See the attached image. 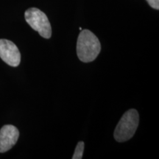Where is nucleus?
Segmentation results:
<instances>
[{"label": "nucleus", "mask_w": 159, "mask_h": 159, "mask_svg": "<svg viewBox=\"0 0 159 159\" xmlns=\"http://www.w3.org/2000/svg\"><path fill=\"white\" fill-rule=\"evenodd\" d=\"M101 51L99 39L89 30H82L77 42V54L82 62H92L97 58Z\"/></svg>", "instance_id": "f257e3e1"}, {"label": "nucleus", "mask_w": 159, "mask_h": 159, "mask_svg": "<svg viewBox=\"0 0 159 159\" xmlns=\"http://www.w3.org/2000/svg\"><path fill=\"white\" fill-rule=\"evenodd\" d=\"M139 123V113L136 109L125 112L115 128L114 136L118 142H125L134 136Z\"/></svg>", "instance_id": "f03ea898"}, {"label": "nucleus", "mask_w": 159, "mask_h": 159, "mask_svg": "<svg viewBox=\"0 0 159 159\" xmlns=\"http://www.w3.org/2000/svg\"><path fill=\"white\" fill-rule=\"evenodd\" d=\"M25 20L34 30L37 31L41 37L50 39L52 28L48 17L43 12L36 7H31L25 11Z\"/></svg>", "instance_id": "7ed1b4c3"}, {"label": "nucleus", "mask_w": 159, "mask_h": 159, "mask_svg": "<svg viewBox=\"0 0 159 159\" xmlns=\"http://www.w3.org/2000/svg\"><path fill=\"white\" fill-rule=\"evenodd\" d=\"M0 57L13 67L18 66L21 62V54L16 45L7 39H0Z\"/></svg>", "instance_id": "20e7f679"}, {"label": "nucleus", "mask_w": 159, "mask_h": 159, "mask_svg": "<svg viewBox=\"0 0 159 159\" xmlns=\"http://www.w3.org/2000/svg\"><path fill=\"white\" fill-rule=\"evenodd\" d=\"M19 131L11 125H4L0 130V152H5L16 144Z\"/></svg>", "instance_id": "39448f33"}, {"label": "nucleus", "mask_w": 159, "mask_h": 159, "mask_svg": "<svg viewBox=\"0 0 159 159\" xmlns=\"http://www.w3.org/2000/svg\"><path fill=\"white\" fill-rule=\"evenodd\" d=\"M85 144L83 142H80L77 144L76 148H75V153L72 156V159H81L83 157V151H84Z\"/></svg>", "instance_id": "423d86ee"}, {"label": "nucleus", "mask_w": 159, "mask_h": 159, "mask_svg": "<svg viewBox=\"0 0 159 159\" xmlns=\"http://www.w3.org/2000/svg\"><path fill=\"white\" fill-rule=\"evenodd\" d=\"M149 5L152 7L153 9H159V0H147Z\"/></svg>", "instance_id": "0eeeda50"}]
</instances>
